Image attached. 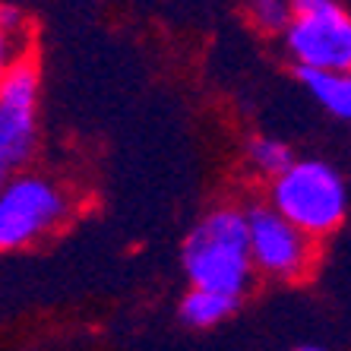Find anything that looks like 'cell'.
<instances>
[{"mask_svg": "<svg viewBox=\"0 0 351 351\" xmlns=\"http://www.w3.org/2000/svg\"><path fill=\"white\" fill-rule=\"evenodd\" d=\"M269 209L311 241L335 234L348 213V187L342 171L319 158H294L278 178H272Z\"/></svg>", "mask_w": 351, "mask_h": 351, "instance_id": "obj_2", "label": "cell"}, {"mask_svg": "<svg viewBox=\"0 0 351 351\" xmlns=\"http://www.w3.org/2000/svg\"><path fill=\"white\" fill-rule=\"evenodd\" d=\"M247 13H250V23L263 32H285L291 23V3L285 0H256L247 7Z\"/></svg>", "mask_w": 351, "mask_h": 351, "instance_id": "obj_10", "label": "cell"}, {"mask_svg": "<svg viewBox=\"0 0 351 351\" xmlns=\"http://www.w3.org/2000/svg\"><path fill=\"white\" fill-rule=\"evenodd\" d=\"M234 298H225V294H213V291H196L190 288L184 294V301H180V319L187 323V326H196V329H206V326H215L221 323L225 317L237 311Z\"/></svg>", "mask_w": 351, "mask_h": 351, "instance_id": "obj_8", "label": "cell"}, {"mask_svg": "<svg viewBox=\"0 0 351 351\" xmlns=\"http://www.w3.org/2000/svg\"><path fill=\"white\" fill-rule=\"evenodd\" d=\"M180 260L196 291H213L241 301L256 278L247 250L244 213L234 206H219L203 215L184 241Z\"/></svg>", "mask_w": 351, "mask_h": 351, "instance_id": "obj_1", "label": "cell"}, {"mask_svg": "<svg viewBox=\"0 0 351 351\" xmlns=\"http://www.w3.org/2000/svg\"><path fill=\"white\" fill-rule=\"evenodd\" d=\"M294 73H298L304 89L311 92L329 114L339 117V121H348L351 117V76L348 73H326V70H307V66H298Z\"/></svg>", "mask_w": 351, "mask_h": 351, "instance_id": "obj_7", "label": "cell"}, {"mask_svg": "<svg viewBox=\"0 0 351 351\" xmlns=\"http://www.w3.org/2000/svg\"><path fill=\"white\" fill-rule=\"evenodd\" d=\"M244 225L254 272L276 282H301L313 272L317 241L288 225L269 206H250L244 213Z\"/></svg>", "mask_w": 351, "mask_h": 351, "instance_id": "obj_6", "label": "cell"}, {"mask_svg": "<svg viewBox=\"0 0 351 351\" xmlns=\"http://www.w3.org/2000/svg\"><path fill=\"white\" fill-rule=\"evenodd\" d=\"M25 54H29V41L13 38L10 32H3V29H0V80H3L10 66L16 64L19 58H25Z\"/></svg>", "mask_w": 351, "mask_h": 351, "instance_id": "obj_11", "label": "cell"}, {"mask_svg": "<svg viewBox=\"0 0 351 351\" xmlns=\"http://www.w3.org/2000/svg\"><path fill=\"white\" fill-rule=\"evenodd\" d=\"M41 73L32 54L19 58L0 80V184L25 171L38 146Z\"/></svg>", "mask_w": 351, "mask_h": 351, "instance_id": "obj_5", "label": "cell"}, {"mask_svg": "<svg viewBox=\"0 0 351 351\" xmlns=\"http://www.w3.org/2000/svg\"><path fill=\"white\" fill-rule=\"evenodd\" d=\"M294 351H323V348H313V345H304V348H294Z\"/></svg>", "mask_w": 351, "mask_h": 351, "instance_id": "obj_12", "label": "cell"}, {"mask_svg": "<svg viewBox=\"0 0 351 351\" xmlns=\"http://www.w3.org/2000/svg\"><path fill=\"white\" fill-rule=\"evenodd\" d=\"M285 45L298 66L348 73L351 66V16L335 0H294Z\"/></svg>", "mask_w": 351, "mask_h": 351, "instance_id": "obj_4", "label": "cell"}, {"mask_svg": "<svg viewBox=\"0 0 351 351\" xmlns=\"http://www.w3.org/2000/svg\"><path fill=\"white\" fill-rule=\"evenodd\" d=\"M76 213V196L64 180L19 171L0 184V250H29L54 237Z\"/></svg>", "mask_w": 351, "mask_h": 351, "instance_id": "obj_3", "label": "cell"}, {"mask_svg": "<svg viewBox=\"0 0 351 351\" xmlns=\"http://www.w3.org/2000/svg\"><path fill=\"white\" fill-rule=\"evenodd\" d=\"M247 158H250V165H254L256 171L269 174V178H278L294 162L291 146L276 136H254L250 146H247Z\"/></svg>", "mask_w": 351, "mask_h": 351, "instance_id": "obj_9", "label": "cell"}]
</instances>
